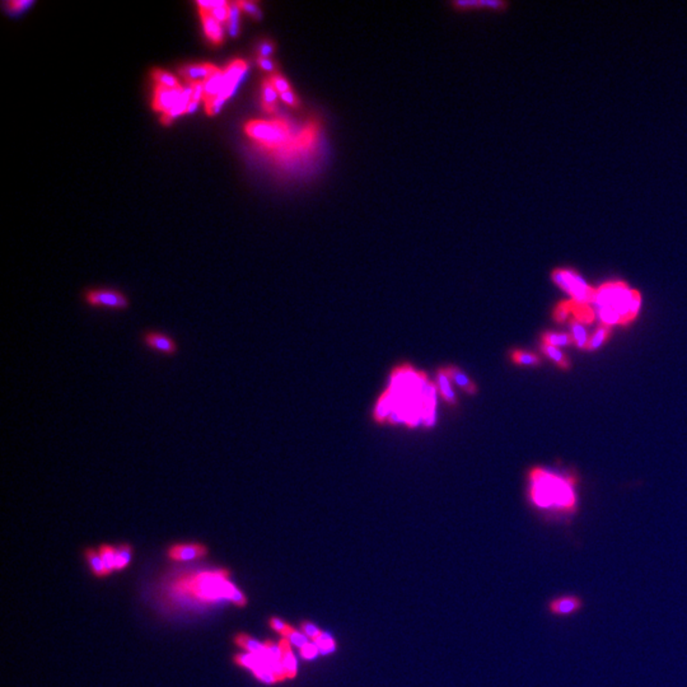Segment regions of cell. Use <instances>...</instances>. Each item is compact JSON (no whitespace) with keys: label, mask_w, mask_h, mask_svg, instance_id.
I'll return each mask as SVG.
<instances>
[{"label":"cell","mask_w":687,"mask_h":687,"mask_svg":"<svg viewBox=\"0 0 687 687\" xmlns=\"http://www.w3.org/2000/svg\"><path fill=\"white\" fill-rule=\"evenodd\" d=\"M269 625H270V628L273 629L274 631H276V633H279L281 635H283V638L287 635L289 631H290V629H292L290 625H288L285 621L281 620L279 617H271L270 621H269Z\"/></svg>","instance_id":"ab89813d"},{"label":"cell","mask_w":687,"mask_h":687,"mask_svg":"<svg viewBox=\"0 0 687 687\" xmlns=\"http://www.w3.org/2000/svg\"><path fill=\"white\" fill-rule=\"evenodd\" d=\"M98 553L101 555V559L104 562V569L107 576L111 574L112 571L116 570V547L111 545H101L98 548Z\"/></svg>","instance_id":"603a6c76"},{"label":"cell","mask_w":687,"mask_h":687,"mask_svg":"<svg viewBox=\"0 0 687 687\" xmlns=\"http://www.w3.org/2000/svg\"><path fill=\"white\" fill-rule=\"evenodd\" d=\"M551 279L558 287L571 296L573 301L590 306L594 303L596 289L591 288L576 271L569 269H555Z\"/></svg>","instance_id":"8992f818"},{"label":"cell","mask_w":687,"mask_h":687,"mask_svg":"<svg viewBox=\"0 0 687 687\" xmlns=\"http://www.w3.org/2000/svg\"><path fill=\"white\" fill-rule=\"evenodd\" d=\"M313 643L317 645L318 649L322 653H333V650L336 649L335 640L329 634H325L324 631Z\"/></svg>","instance_id":"e575fe53"},{"label":"cell","mask_w":687,"mask_h":687,"mask_svg":"<svg viewBox=\"0 0 687 687\" xmlns=\"http://www.w3.org/2000/svg\"><path fill=\"white\" fill-rule=\"evenodd\" d=\"M284 639H287L289 643L296 645L297 648L302 649L306 645L310 644V639L307 636L304 635L303 633L298 631L296 629H290L287 635L284 636Z\"/></svg>","instance_id":"836d02e7"},{"label":"cell","mask_w":687,"mask_h":687,"mask_svg":"<svg viewBox=\"0 0 687 687\" xmlns=\"http://www.w3.org/2000/svg\"><path fill=\"white\" fill-rule=\"evenodd\" d=\"M436 388L439 391V395L441 397L447 402L450 404L452 406H455L457 404V400H456V395H455V391L452 388V381L448 377L447 372L444 368H441L438 370L436 373Z\"/></svg>","instance_id":"e0dca14e"},{"label":"cell","mask_w":687,"mask_h":687,"mask_svg":"<svg viewBox=\"0 0 687 687\" xmlns=\"http://www.w3.org/2000/svg\"><path fill=\"white\" fill-rule=\"evenodd\" d=\"M253 676L258 679V680L264 682V684H267V685H273V684H276L279 682L275 673L273 672V670L270 668V665H269V661L265 658V662L262 665L258 667L255 671H252Z\"/></svg>","instance_id":"f1b7e54d"},{"label":"cell","mask_w":687,"mask_h":687,"mask_svg":"<svg viewBox=\"0 0 687 687\" xmlns=\"http://www.w3.org/2000/svg\"><path fill=\"white\" fill-rule=\"evenodd\" d=\"M223 70H224V86H223L221 95L205 104V110H207V115H210V116L216 115L218 112L221 111L224 104L235 95V92L239 87L241 81H244V75L247 74L248 64L246 60H233Z\"/></svg>","instance_id":"5b68a950"},{"label":"cell","mask_w":687,"mask_h":687,"mask_svg":"<svg viewBox=\"0 0 687 687\" xmlns=\"http://www.w3.org/2000/svg\"><path fill=\"white\" fill-rule=\"evenodd\" d=\"M269 79H270V81L273 83L274 87H275V89L278 90V93H279V95H281V93H285V92H288V90L292 89L288 81H287L284 77H281V74H273L270 77V78H269Z\"/></svg>","instance_id":"60d3db41"},{"label":"cell","mask_w":687,"mask_h":687,"mask_svg":"<svg viewBox=\"0 0 687 687\" xmlns=\"http://www.w3.org/2000/svg\"><path fill=\"white\" fill-rule=\"evenodd\" d=\"M301 631L303 633L304 635L307 636L310 640H316L318 636L322 634V630L318 628L317 625L312 624L310 621H303L301 624Z\"/></svg>","instance_id":"74e56055"},{"label":"cell","mask_w":687,"mask_h":687,"mask_svg":"<svg viewBox=\"0 0 687 687\" xmlns=\"http://www.w3.org/2000/svg\"><path fill=\"white\" fill-rule=\"evenodd\" d=\"M235 662H236V665H241L244 668L255 671L258 667L265 662V657L264 656H255L251 653H244V654H237L235 657Z\"/></svg>","instance_id":"484cf974"},{"label":"cell","mask_w":687,"mask_h":687,"mask_svg":"<svg viewBox=\"0 0 687 687\" xmlns=\"http://www.w3.org/2000/svg\"><path fill=\"white\" fill-rule=\"evenodd\" d=\"M227 570L203 571L180 579L176 584V590L205 602L227 599L236 606H246L247 597L237 585L229 582Z\"/></svg>","instance_id":"3957f363"},{"label":"cell","mask_w":687,"mask_h":687,"mask_svg":"<svg viewBox=\"0 0 687 687\" xmlns=\"http://www.w3.org/2000/svg\"><path fill=\"white\" fill-rule=\"evenodd\" d=\"M205 92H204V104H207L209 101L214 100L221 95L223 86H224V70L216 69L213 74L204 81Z\"/></svg>","instance_id":"5bb4252c"},{"label":"cell","mask_w":687,"mask_h":687,"mask_svg":"<svg viewBox=\"0 0 687 687\" xmlns=\"http://www.w3.org/2000/svg\"><path fill=\"white\" fill-rule=\"evenodd\" d=\"M184 95V87L180 86L177 88H167L155 84V96H153V109L155 111L161 112L162 115L170 112L181 97Z\"/></svg>","instance_id":"9c48e42d"},{"label":"cell","mask_w":687,"mask_h":687,"mask_svg":"<svg viewBox=\"0 0 687 687\" xmlns=\"http://www.w3.org/2000/svg\"><path fill=\"white\" fill-rule=\"evenodd\" d=\"M264 657L267 658V661H281V645H276L271 640L265 642Z\"/></svg>","instance_id":"f35d334b"},{"label":"cell","mask_w":687,"mask_h":687,"mask_svg":"<svg viewBox=\"0 0 687 687\" xmlns=\"http://www.w3.org/2000/svg\"><path fill=\"white\" fill-rule=\"evenodd\" d=\"M510 359L518 365H539V356L523 350H513L510 353Z\"/></svg>","instance_id":"4dcf8cb0"},{"label":"cell","mask_w":687,"mask_h":687,"mask_svg":"<svg viewBox=\"0 0 687 687\" xmlns=\"http://www.w3.org/2000/svg\"><path fill=\"white\" fill-rule=\"evenodd\" d=\"M455 6L457 8L489 7L499 9L504 7L505 4L502 1H456Z\"/></svg>","instance_id":"8d00e7d4"},{"label":"cell","mask_w":687,"mask_h":687,"mask_svg":"<svg viewBox=\"0 0 687 687\" xmlns=\"http://www.w3.org/2000/svg\"><path fill=\"white\" fill-rule=\"evenodd\" d=\"M237 3H238V6L241 8V10L244 12L246 15H251L252 18L260 19L262 17L261 9H260L259 6L255 1L242 0V1H237Z\"/></svg>","instance_id":"d590c367"},{"label":"cell","mask_w":687,"mask_h":687,"mask_svg":"<svg viewBox=\"0 0 687 687\" xmlns=\"http://www.w3.org/2000/svg\"><path fill=\"white\" fill-rule=\"evenodd\" d=\"M541 350H542V353L546 355V356H548L551 361H554V362L556 363L559 367H562V368H568V367H569V362H568V359L565 358V355L562 354V352H560V349H558V347H550V345H542Z\"/></svg>","instance_id":"d6a6232c"},{"label":"cell","mask_w":687,"mask_h":687,"mask_svg":"<svg viewBox=\"0 0 687 687\" xmlns=\"http://www.w3.org/2000/svg\"><path fill=\"white\" fill-rule=\"evenodd\" d=\"M278 96H279V93L274 87L270 79L264 81L262 89H261V101H262V109L265 111L269 112V113L275 111Z\"/></svg>","instance_id":"ffe728a7"},{"label":"cell","mask_w":687,"mask_h":687,"mask_svg":"<svg viewBox=\"0 0 687 687\" xmlns=\"http://www.w3.org/2000/svg\"><path fill=\"white\" fill-rule=\"evenodd\" d=\"M583 599L576 594H564L560 597L551 599L547 605V608L550 613L555 616H570L574 613H579L583 608Z\"/></svg>","instance_id":"8fae6325"},{"label":"cell","mask_w":687,"mask_h":687,"mask_svg":"<svg viewBox=\"0 0 687 687\" xmlns=\"http://www.w3.org/2000/svg\"><path fill=\"white\" fill-rule=\"evenodd\" d=\"M199 13L205 36L214 45L222 44L223 38H224L222 23L218 22L210 13H204V12H199Z\"/></svg>","instance_id":"4fadbf2b"},{"label":"cell","mask_w":687,"mask_h":687,"mask_svg":"<svg viewBox=\"0 0 687 687\" xmlns=\"http://www.w3.org/2000/svg\"><path fill=\"white\" fill-rule=\"evenodd\" d=\"M246 135L260 148L281 162L310 153L318 141V126L310 124L294 130L285 118L252 120L244 125Z\"/></svg>","instance_id":"6da1fadb"},{"label":"cell","mask_w":687,"mask_h":687,"mask_svg":"<svg viewBox=\"0 0 687 687\" xmlns=\"http://www.w3.org/2000/svg\"><path fill=\"white\" fill-rule=\"evenodd\" d=\"M141 340L145 347L157 353L168 356H173L178 353L177 342L167 333L149 330L147 333H143Z\"/></svg>","instance_id":"ba28073f"},{"label":"cell","mask_w":687,"mask_h":687,"mask_svg":"<svg viewBox=\"0 0 687 687\" xmlns=\"http://www.w3.org/2000/svg\"><path fill=\"white\" fill-rule=\"evenodd\" d=\"M567 306L569 308L570 316H574V319L578 322L587 325L594 321V310L590 304L579 303L570 299L567 301Z\"/></svg>","instance_id":"ac0fdd59"},{"label":"cell","mask_w":687,"mask_h":687,"mask_svg":"<svg viewBox=\"0 0 687 687\" xmlns=\"http://www.w3.org/2000/svg\"><path fill=\"white\" fill-rule=\"evenodd\" d=\"M258 64H259V67L261 68L262 70H265V72H274V69H275L273 60L269 59V58H259V60H258Z\"/></svg>","instance_id":"bcb514c9"},{"label":"cell","mask_w":687,"mask_h":687,"mask_svg":"<svg viewBox=\"0 0 687 687\" xmlns=\"http://www.w3.org/2000/svg\"><path fill=\"white\" fill-rule=\"evenodd\" d=\"M319 649L317 648L316 644L310 643L308 645H306L304 648L301 649V656L304 658V659H313L318 654Z\"/></svg>","instance_id":"7bdbcfd3"},{"label":"cell","mask_w":687,"mask_h":687,"mask_svg":"<svg viewBox=\"0 0 687 687\" xmlns=\"http://www.w3.org/2000/svg\"><path fill=\"white\" fill-rule=\"evenodd\" d=\"M570 326H571V335L574 338L576 347H587L590 338H588V333L585 331V327H584L583 324H581V322H578L576 319H573Z\"/></svg>","instance_id":"1f68e13d"},{"label":"cell","mask_w":687,"mask_h":687,"mask_svg":"<svg viewBox=\"0 0 687 687\" xmlns=\"http://www.w3.org/2000/svg\"><path fill=\"white\" fill-rule=\"evenodd\" d=\"M274 50V45L271 42H262L259 46L260 58H269Z\"/></svg>","instance_id":"f6af8a7d"},{"label":"cell","mask_w":687,"mask_h":687,"mask_svg":"<svg viewBox=\"0 0 687 687\" xmlns=\"http://www.w3.org/2000/svg\"><path fill=\"white\" fill-rule=\"evenodd\" d=\"M444 370L447 372V374H448V377H450L452 382L457 384L458 387L462 391L466 392L467 395H476L477 393L476 384H473V381L470 379V377L467 374H465L462 370H458V368L453 367V365H450V367H447Z\"/></svg>","instance_id":"2e32d148"},{"label":"cell","mask_w":687,"mask_h":687,"mask_svg":"<svg viewBox=\"0 0 687 687\" xmlns=\"http://www.w3.org/2000/svg\"><path fill=\"white\" fill-rule=\"evenodd\" d=\"M207 555V547L199 542L176 544L168 548V558L175 562L198 560Z\"/></svg>","instance_id":"30bf717a"},{"label":"cell","mask_w":687,"mask_h":687,"mask_svg":"<svg viewBox=\"0 0 687 687\" xmlns=\"http://www.w3.org/2000/svg\"><path fill=\"white\" fill-rule=\"evenodd\" d=\"M84 303L95 308L125 310L130 307L129 298L123 292L111 288H89L83 294Z\"/></svg>","instance_id":"52a82bcc"},{"label":"cell","mask_w":687,"mask_h":687,"mask_svg":"<svg viewBox=\"0 0 687 687\" xmlns=\"http://www.w3.org/2000/svg\"><path fill=\"white\" fill-rule=\"evenodd\" d=\"M594 306L603 325H628L640 310L642 296L622 281H613L596 289Z\"/></svg>","instance_id":"7a4b0ae2"},{"label":"cell","mask_w":687,"mask_h":687,"mask_svg":"<svg viewBox=\"0 0 687 687\" xmlns=\"http://www.w3.org/2000/svg\"><path fill=\"white\" fill-rule=\"evenodd\" d=\"M610 331H611L610 326L603 325L599 327V330L590 338L588 345H587L585 349H588V350H596V349L602 347L603 342L608 339Z\"/></svg>","instance_id":"f546056e"},{"label":"cell","mask_w":687,"mask_h":687,"mask_svg":"<svg viewBox=\"0 0 687 687\" xmlns=\"http://www.w3.org/2000/svg\"><path fill=\"white\" fill-rule=\"evenodd\" d=\"M531 499L542 510L556 508L560 512L571 513L576 510V498L574 481L562 479L558 475L541 468L531 471Z\"/></svg>","instance_id":"277c9868"},{"label":"cell","mask_w":687,"mask_h":687,"mask_svg":"<svg viewBox=\"0 0 687 687\" xmlns=\"http://www.w3.org/2000/svg\"><path fill=\"white\" fill-rule=\"evenodd\" d=\"M33 4L32 0H13V1H9L8 3V7L10 10H15V12H22L24 9L30 8L31 6Z\"/></svg>","instance_id":"b9f144b4"},{"label":"cell","mask_w":687,"mask_h":687,"mask_svg":"<svg viewBox=\"0 0 687 687\" xmlns=\"http://www.w3.org/2000/svg\"><path fill=\"white\" fill-rule=\"evenodd\" d=\"M571 344H576L573 335L555 333H545L542 335V345L558 347H568Z\"/></svg>","instance_id":"44dd1931"},{"label":"cell","mask_w":687,"mask_h":687,"mask_svg":"<svg viewBox=\"0 0 687 687\" xmlns=\"http://www.w3.org/2000/svg\"><path fill=\"white\" fill-rule=\"evenodd\" d=\"M392 413V402L391 397L388 395V392H384V395L379 397L378 400L377 405H376V410H374V419L378 423H382V421L387 420L390 418V415Z\"/></svg>","instance_id":"cb8c5ba5"},{"label":"cell","mask_w":687,"mask_h":687,"mask_svg":"<svg viewBox=\"0 0 687 687\" xmlns=\"http://www.w3.org/2000/svg\"><path fill=\"white\" fill-rule=\"evenodd\" d=\"M152 77L155 79V84L158 86H162V87H167V88H177L181 84L178 83L177 78L173 74H171L168 72L166 70H161V69H155V72L152 73Z\"/></svg>","instance_id":"83f0119b"},{"label":"cell","mask_w":687,"mask_h":687,"mask_svg":"<svg viewBox=\"0 0 687 687\" xmlns=\"http://www.w3.org/2000/svg\"><path fill=\"white\" fill-rule=\"evenodd\" d=\"M216 69L218 67H215L213 64H209V63L191 64V65H185V67L181 68L180 73L182 75V78L187 81V84H190V83H196V81H207V78L213 74Z\"/></svg>","instance_id":"7c38bea8"},{"label":"cell","mask_w":687,"mask_h":687,"mask_svg":"<svg viewBox=\"0 0 687 687\" xmlns=\"http://www.w3.org/2000/svg\"><path fill=\"white\" fill-rule=\"evenodd\" d=\"M84 555H86V559L88 562L89 568H90L92 573L95 576H98V578L107 576L106 569H104V562L101 559V555H100V553L97 550H95V548H87Z\"/></svg>","instance_id":"7402d4cb"},{"label":"cell","mask_w":687,"mask_h":687,"mask_svg":"<svg viewBox=\"0 0 687 687\" xmlns=\"http://www.w3.org/2000/svg\"><path fill=\"white\" fill-rule=\"evenodd\" d=\"M241 8L238 3H230L229 7L228 22H227V30H228L230 38H237L239 33V15H241Z\"/></svg>","instance_id":"d4e9b609"},{"label":"cell","mask_w":687,"mask_h":687,"mask_svg":"<svg viewBox=\"0 0 687 687\" xmlns=\"http://www.w3.org/2000/svg\"><path fill=\"white\" fill-rule=\"evenodd\" d=\"M279 645H281V662H283V665H284L287 679L288 680H293V679H296L297 671H298L296 656L293 654L290 643H289L287 639L283 638Z\"/></svg>","instance_id":"9a60e30c"},{"label":"cell","mask_w":687,"mask_h":687,"mask_svg":"<svg viewBox=\"0 0 687 687\" xmlns=\"http://www.w3.org/2000/svg\"><path fill=\"white\" fill-rule=\"evenodd\" d=\"M281 98L283 102H285L289 106H293V107L298 106V98H297L294 92L292 89L288 90V92H285V93H281Z\"/></svg>","instance_id":"ee69618b"},{"label":"cell","mask_w":687,"mask_h":687,"mask_svg":"<svg viewBox=\"0 0 687 687\" xmlns=\"http://www.w3.org/2000/svg\"><path fill=\"white\" fill-rule=\"evenodd\" d=\"M133 558V547L129 544H121L116 547V570H124L129 567Z\"/></svg>","instance_id":"4316f807"},{"label":"cell","mask_w":687,"mask_h":687,"mask_svg":"<svg viewBox=\"0 0 687 687\" xmlns=\"http://www.w3.org/2000/svg\"><path fill=\"white\" fill-rule=\"evenodd\" d=\"M235 643L239 648L246 650L247 653H251L255 656H264V653H265V643H261L259 640H256L252 636L244 634V633L237 634L236 638H235Z\"/></svg>","instance_id":"d6986e66"}]
</instances>
